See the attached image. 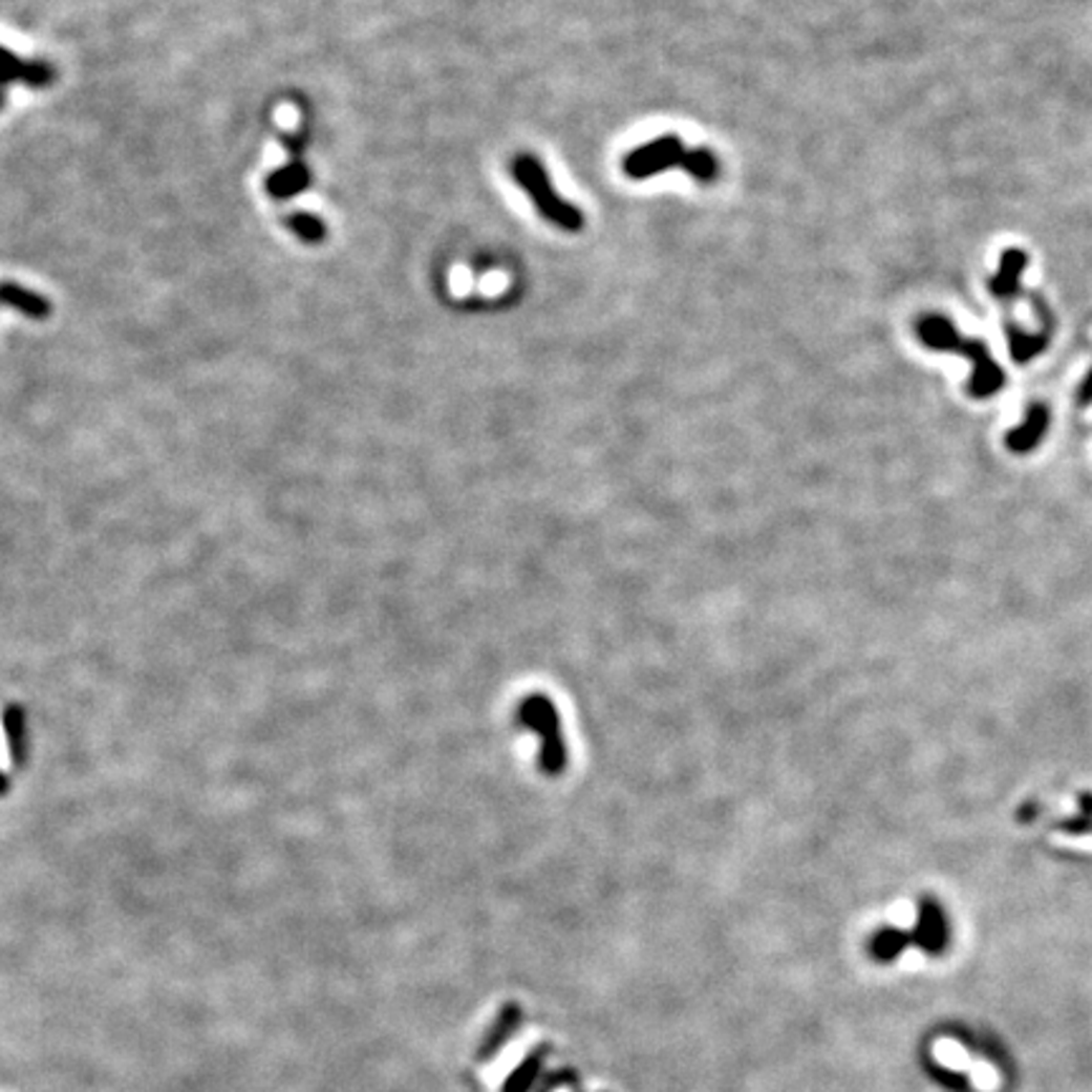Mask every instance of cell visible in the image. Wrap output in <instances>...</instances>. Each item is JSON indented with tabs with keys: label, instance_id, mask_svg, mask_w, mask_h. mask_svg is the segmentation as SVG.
Listing matches in <instances>:
<instances>
[{
	"label": "cell",
	"instance_id": "1",
	"mask_svg": "<svg viewBox=\"0 0 1092 1092\" xmlns=\"http://www.w3.org/2000/svg\"><path fill=\"white\" fill-rule=\"evenodd\" d=\"M516 721L523 731H529L539 742V767L547 776L564 774L570 764V742H566L564 726L557 703L544 693H529L518 701Z\"/></svg>",
	"mask_w": 1092,
	"mask_h": 1092
},
{
	"label": "cell",
	"instance_id": "2",
	"mask_svg": "<svg viewBox=\"0 0 1092 1092\" xmlns=\"http://www.w3.org/2000/svg\"><path fill=\"white\" fill-rule=\"evenodd\" d=\"M918 335L928 347L936 349H954L961 355L971 357L973 364V378H971V394L973 398H989L1002 390L1004 385V372L997 367V362L991 360L989 351L981 342H964L956 335V329L946 322L943 317H923L918 324Z\"/></svg>",
	"mask_w": 1092,
	"mask_h": 1092
},
{
	"label": "cell",
	"instance_id": "3",
	"mask_svg": "<svg viewBox=\"0 0 1092 1092\" xmlns=\"http://www.w3.org/2000/svg\"><path fill=\"white\" fill-rule=\"evenodd\" d=\"M514 177L534 200L536 211L544 215L547 220H552L554 226L566 233L582 231L584 218L579 208L572 206L570 200H561L557 190L552 188V177H549L544 165L534 154H518L514 159Z\"/></svg>",
	"mask_w": 1092,
	"mask_h": 1092
},
{
	"label": "cell",
	"instance_id": "4",
	"mask_svg": "<svg viewBox=\"0 0 1092 1092\" xmlns=\"http://www.w3.org/2000/svg\"><path fill=\"white\" fill-rule=\"evenodd\" d=\"M686 147L678 134H663V137L640 145L638 150H633L622 159V170L633 180H645V177L658 175L663 170H676L683 168V159H686Z\"/></svg>",
	"mask_w": 1092,
	"mask_h": 1092
},
{
	"label": "cell",
	"instance_id": "5",
	"mask_svg": "<svg viewBox=\"0 0 1092 1092\" xmlns=\"http://www.w3.org/2000/svg\"><path fill=\"white\" fill-rule=\"evenodd\" d=\"M308 185H312V172H308V168L299 157H294L288 165L271 172L266 180V190L276 200H288V197L301 195L304 190H308Z\"/></svg>",
	"mask_w": 1092,
	"mask_h": 1092
},
{
	"label": "cell",
	"instance_id": "6",
	"mask_svg": "<svg viewBox=\"0 0 1092 1092\" xmlns=\"http://www.w3.org/2000/svg\"><path fill=\"white\" fill-rule=\"evenodd\" d=\"M0 304L16 308L23 317L28 319H48L51 317V301L43 294L30 292V288L21 286L16 281H3L0 283Z\"/></svg>",
	"mask_w": 1092,
	"mask_h": 1092
},
{
	"label": "cell",
	"instance_id": "7",
	"mask_svg": "<svg viewBox=\"0 0 1092 1092\" xmlns=\"http://www.w3.org/2000/svg\"><path fill=\"white\" fill-rule=\"evenodd\" d=\"M1047 425H1050V412H1047V407L1032 405L1020 428L1011 430L1007 435V448L1014 450V453H1029V450H1034L1036 443L1045 437Z\"/></svg>",
	"mask_w": 1092,
	"mask_h": 1092
},
{
	"label": "cell",
	"instance_id": "8",
	"mask_svg": "<svg viewBox=\"0 0 1092 1092\" xmlns=\"http://www.w3.org/2000/svg\"><path fill=\"white\" fill-rule=\"evenodd\" d=\"M916 939L923 943L925 948H939L943 939H946V923H943V913L934 900H925L921 905V921H918V934Z\"/></svg>",
	"mask_w": 1092,
	"mask_h": 1092
},
{
	"label": "cell",
	"instance_id": "9",
	"mask_svg": "<svg viewBox=\"0 0 1092 1092\" xmlns=\"http://www.w3.org/2000/svg\"><path fill=\"white\" fill-rule=\"evenodd\" d=\"M283 223H286V228L294 233L296 238H301L308 245L322 243V240L326 238L324 220L317 218V215H312V213H294V215H288Z\"/></svg>",
	"mask_w": 1092,
	"mask_h": 1092
},
{
	"label": "cell",
	"instance_id": "10",
	"mask_svg": "<svg viewBox=\"0 0 1092 1092\" xmlns=\"http://www.w3.org/2000/svg\"><path fill=\"white\" fill-rule=\"evenodd\" d=\"M1024 263H1027L1024 253H1020V251H1007V253H1004L1002 271H999V276L994 279V283H991L994 294L1009 296V294L1016 292V279H1020Z\"/></svg>",
	"mask_w": 1092,
	"mask_h": 1092
},
{
	"label": "cell",
	"instance_id": "11",
	"mask_svg": "<svg viewBox=\"0 0 1092 1092\" xmlns=\"http://www.w3.org/2000/svg\"><path fill=\"white\" fill-rule=\"evenodd\" d=\"M681 170H686L695 180L711 183L719 175V159H715L711 150H688Z\"/></svg>",
	"mask_w": 1092,
	"mask_h": 1092
},
{
	"label": "cell",
	"instance_id": "12",
	"mask_svg": "<svg viewBox=\"0 0 1092 1092\" xmlns=\"http://www.w3.org/2000/svg\"><path fill=\"white\" fill-rule=\"evenodd\" d=\"M53 82H57V69H53L48 61H41V59L26 61V66H23L21 84H26L28 89H48V86H53Z\"/></svg>",
	"mask_w": 1092,
	"mask_h": 1092
},
{
	"label": "cell",
	"instance_id": "13",
	"mask_svg": "<svg viewBox=\"0 0 1092 1092\" xmlns=\"http://www.w3.org/2000/svg\"><path fill=\"white\" fill-rule=\"evenodd\" d=\"M23 66H26V61L18 59L14 51H8V48L0 46V86L21 82Z\"/></svg>",
	"mask_w": 1092,
	"mask_h": 1092
},
{
	"label": "cell",
	"instance_id": "14",
	"mask_svg": "<svg viewBox=\"0 0 1092 1092\" xmlns=\"http://www.w3.org/2000/svg\"><path fill=\"white\" fill-rule=\"evenodd\" d=\"M1034 817H1036V807H1034V805H1032V807L1027 805V807H1024V812L1020 814L1022 822H1027V819H1034Z\"/></svg>",
	"mask_w": 1092,
	"mask_h": 1092
},
{
	"label": "cell",
	"instance_id": "15",
	"mask_svg": "<svg viewBox=\"0 0 1092 1092\" xmlns=\"http://www.w3.org/2000/svg\"><path fill=\"white\" fill-rule=\"evenodd\" d=\"M3 107H5V91L0 89V112H3Z\"/></svg>",
	"mask_w": 1092,
	"mask_h": 1092
}]
</instances>
